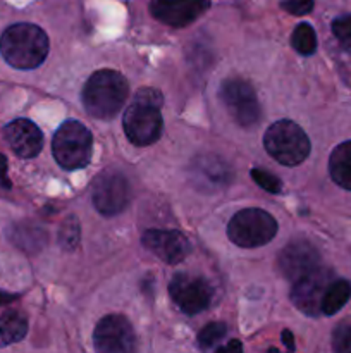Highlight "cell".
Returning <instances> with one entry per match:
<instances>
[{"mask_svg": "<svg viewBox=\"0 0 351 353\" xmlns=\"http://www.w3.org/2000/svg\"><path fill=\"white\" fill-rule=\"evenodd\" d=\"M0 54L16 69H34L48 55V37L41 28L31 23H16L0 37Z\"/></svg>", "mask_w": 351, "mask_h": 353, "instance_id": "cell-1", "label": "cell"}, {"mask_svg": "<svg viewBox=\"0 0 351 353\" xmlns=\"http://www.w3.org/2000/svg\"><path fill=\"white\" fill-rule=\"evenodd\" d=\"M162 99L160 93L153 88H141L134 97L133 103L124 112V131L131 143L136 147H148L158 141L164 130L162 121Z\"/></svg>", "mask_w": 351, "mask_h": 353, "instance_id": "cell-2", "label": "cell"}, {"mask_svg": "<svg viewBox=\"0 0 351 353\" xmlns=\"http://www.w3.org/2000/svg\"><path fill=\"white\" fill-rule=\"evenodd\" d=\"M129 85L120 72L100 69L93 72L83 88V105L96 119H112L126 103Z\"/></svg>", "mask_w": 351, "mask_h": 353, "instance_id": "cell-3", "label": "cell"}, {"mask_svg": "<svg viewBox=\"0 0 351 353\" xmlns=\"http://www.w3.org/2000/svg\"><path fill=\"white\" fill-rule=\"evenodd\" d=\"M265 150L282 165L295 168L310 155V138L296 123L281 119L268 126L264 134Z\"/></svg>", "mask_w": 351, "mask_h": 353, "instance_id": "cell-4", "label": "cell"}, {"mask_svg": "<svg viewBox=\"0 0 351 353\" xmlns=\"http://www.w3.org/2000/svg\"><path fill=\"white\" fill-rule=\"evenodd\" d=\"M52 152L58 165L67 171L86 168L93 152L92 133L79 121H65L55 131Z\"/></svg>", "mask_w": 351, "mask_h": 353, "instance_id": "cell-5", "label": "cell"}, {"mask_svg": "<svg viewBox=\"0 0 351 353\" xmlns=\"http://www.w3.org/2000/svg\"><path fill=\"white\" fill-rule=\"evenodd\" d=\"M277 233V221L262 209H243L227 224V236L241 248L267 245Z\"/></svg>", "mask_w": 351, "mask_h": 353, "instance_id": "cell-6", "label": "cell"}, {"mask_svg": "<svg viewBox=\"0 0 351 353\" xmlns=\"http://www.w3.org/2000/svg\"><path fill=\"white\" fill-rule=\"evenodd\" d=\"M92 200L95 209L103 216H117L131 200V188L123 172L103 171L92 186Z\"/></svg>", "mask_w": 351, "mask_h": 353, "instance_id": "cell-7", "label": "cell"}, {"mask_svg": "<svg viewBox=\"0 0 351 353\" xmlns=\"http://www.w3.org/2000/svg\"><path fill=\"white\" fill-rule=\"evenodd\" d=\"M220 99L227 112L240 126L250 128L260 119V105L251 85L244 79L229 78L220 85Z\"/></svg>", "mask_w": 351, "mask_h": 353, "instance_id": "cell-8", "label": "cell"}, {"mask_svg": "<svg viewBox=\"0 0 351 353\" xmlns=\"http://www.w3.org/2000/svg\"><path fill=\"white\" fill-rule=\"evenodd\" d=\"M171 299L179 310L188 316H196L209 309L213 290L205 278L191 274H176L169 285Z\"/></svg>", "mask_w": 351, "mask_h": 353, "instance_id": "cell-9", "label": "cell"}, {"mask_svg": "<svg viewBox=\"0 0 351 353\" xmlns=\"http://www.w3.org/2000/svg\"><path fill=\"white\" fill-rule=\"evenodd\" d=\"M334 281V272L330 269L323 268L322 264L310 271L308 274L296 279L295 286L291 290V300L296 309L301 310L306 316H319L322 299L326 295V290Z\"/></svg>", "mask_w": 351, "mask_h": 353, "instance_id": "cell-10", "label": "cell"}, {"mask_svg": "<svg viewBox=\"0 0 351 353\" xmlns=\"http://www.w3.org/2000/svg\"><path fill=\"white\" fill-rule=\"evenodd\" d=\"M93 343L100 353H129L136 347L133 326L120 314H109L95 327Z\"/></svg>", "mask_w": 351, "mask_h": 353, "instance_id": "cell-11", "label": "cell"}, {"mask_svg": "<svg viewBox=\"0 0 351 353\" xmlns=\"http://www.w3.org/2000/svg\"><path fill=\"white\" fill-rule=\"evenodd\" d=\"M210 0H151L150 12L160 23L184 28L209 10Z\"/></svg>", "mask_w": 351, "mask_h": 353, "instance_id": "cell-12", "label": "cell"}, {"mask_svg": "<svg viewBox=\"0 0 351 353\" xmlns=\"http://www.w3.org/2000/svg\"><path fill=\"white\" fill-rule=\"evenodd\" d=\"M279 269L292 283L320 265V254L305 240L291 241L279 254Z\"/></svg>", "mask_w": 351, "mask_h": 353, "instance_id": "cell-13", "label": "cell"}, {"mask_svg": "<svg viewBox=\"0 0 351 353\" xmlns=\"http://www.w3.org/2000/svg\"><path fill=\"white\" fill-rule=\"evenodd\" d=\"M145 248L157 255L165 264H179L189 254V243L179 231L148 230L143 233Z\"/></svg>", "mask_w": 351, "mask_h": 353, "instance_id": "cell-14", "label": "cell"}, {"mask_svg": "<svg viewBox=\"0 0 351 353\" xmlns=\"http://www.w3.org/2000/svg\"><path fill=\"white\" fill-rule=\"evenodd\" d=\"M3 138L14 154L23 159H33L43 147V133L30 119H14L3 128Z\"/></svg>", "mask_w": 351, "mask_h": 353, "instance_id": "cell-15", "label": "cell"}, {"mask_svg": "<svg viewBox=\"0 0 351 353\" xmlns=\"http://www.w3.org/2000/svg\"><path fill=\"white\" fill-rule=\"evenodd\" d=\"M193 183L200 190H220L233 179V171L224 159L217 155H200L191 165Z\"/></svg>", "mask_w": 351, "mask_h": 353, "instance_id": "cell-16", "label": "cell"}, {"mask_svg": "<svg viewBox=\"0 0 351 353\" xmlns=\"http://www.w3.org/2000/svg\"><path fill=\"white\" fill-rule=\"evenodd\" d=\"M329 174L337 186L351 192V140L343 141L330 152Z\"/></svg>", "mask_w": 351, "mask_h": 353, "instance_id": "cell-17", "label": "cell"}, {"mask_svg": "<svg viewBox=\"0 0 351 353\" xmlns=\"http://www.w3.org/2000/svg\"><path fill=\"white\" fill-rule=\"evenodd\" d=\"M351 300V283L348 279H334L326 290L320 312L323 316H334Z\"/></svg>", "mask_w": 351, "mask_h": 353, "instance_id": "cell-18", "label": "cell"}, {"mask_svg": "<svg viewBox=\"0 0 351 353\" xmlns=\"http://www.w3.org/2000/svg\"><path fill=\"white\" fill-rule=\"evenodd\" d=\"M28 334V321L19 312H6L0 316V348L19 343Z\"/></svg>", "mask_w": 351, "mask_h": 353, "instance_id": "cell-19", "label": "cell"}, {"mask_svg": "<svg viewBox=\"0 0 351 353\" xmlns=\"http://www.w3.org/2000/svg\"><path fill=\"white\" fill-rule=\"evenodd\" d=\"M14 243L19 245L23 250L36 252L47 243V234L41 228L30 226V224H23L19 228H14L12 231Z\"/></svg>", "mask_w": 351, "mask_h": 353, "instance_id": "cell-20", "label": "cell"}, {"mask_svg": "<svg viewBox=\"0 0 351 353\" xmlns=\"http://www.w3.org/2000/svg\"><path fill=\"white\" fill-rule=\"evenodd\" d=\"M291 45L298 54L312 55L317 50V34L308 23H299L291 37Z\"/></svg>", "mask_w": 351, "mask_h": 353, "instance_id": "cell-21", "label": "cell"}, {"mask_svg": "<svg viewBox=\"0 0 351 353\" xmlns=\"http://www.w3.org/2000/svg\"><path fill=\"white\" fill-rule=\"evenodd\" d=\"M79 236H81V230H79V223L74 216H69L64 219L58 230V245L62 250H74L79 243Z\"/></svg>", "mask_w": 351, "mask_h": 353, "instance_id": "cell-22", "label": "cell"}, {"mask_svg": "<svg viewBox=\"0 0 351 353\" xmlns=\"http://www.w3.org/2000/svg\"><path fill=\"white\" fill-rule=\"evenodd\" d=\"M227 334V327L224 323H210L200 331L198 334V347L202 350H213L217 348L220 340H224Z\"/></svg>", "mask_w": 351, "mask_h": 353, "instance_id": "cell-23", "label": "cell"}, {"mask_svg": "<svg viewBox=\"0 0 351 353\" xmlns=\"http://www.w3.org/2000/svg\"><path fill=\"white\" fill-rule=\"evenodd\" d=\"M332 33L341 47L351 54V14L339 16L332 21Z\"/></svg>", "mask_w": 351, "mask_h": 353, "instance_id": "cell-24", "label": "cell"}, {"mask_svg": "<svg viewBox=\"0 0 351 353\" xmlns=\"http://www.w3.org/2000/svg\"><path fill=\"white\" fill-rule=\"evenodd\" d=\"M251 178L257 185H260L265 192L268 193H281L282 192V183L277 176L272 172L265 171V169H253L251 171Z\"/></svg>", "mask_w": 351, "mask_h": 353, "instance_id": "cell-25", "label": "cell"}, {"mask_svg": "<svg viewBox=\"0 0 351 353\" xmlns=\"http://www.w3.org/2000/svg\"><path fill=\"white\" fill-rule=\"evenodd\" d=\"M332 348L337 353H351V324H343L334 331Z\"/></svg>", "mask_w": 351, "mask_h": 353, "instance_id": "cell-26", "label": "cell"}, {"mask_svg": "<svg viewBox=\"0 0 351 353\" xmlns=\"http://www.w3.org/2000/svg\"><path fill=\"white\" fill-rule=\"evenodd\" d=\"M281 7L292 16H305V14L312 12L313 0H284Z\"/></svg>", "mask_w": 351, "mask_h": 353, "instance_id": "cell-27", "label": "cell"}, {"mask_svg": "<svg viewBox=\"0 0 351 353\" xmlns=\"http://www.w3.org/2000/svg\"><path fill=\"white\" fill-rule=\"evenodd\" d=\"M0 186L2 188H10V181L7 178V159L2 154H0Z\"/></svg>", "mask_w": 351, "mask_h": 353, "instance_id": "cell-28", "label": "cell"}, {"mask_svg": "<svg viewBox=\"0 0 351 353\" xmlns=\"http://www.w3.org/2000/svg\"><path fill=\"white\" fill-rule=\"evenodd\" d=\"M241 352L243 350V345L240 343L237 340H231L226 347H217V352Z\"/></svg>", "mask_w": 351, "mask_h": 353, "instance_id": "cell-29", "label": "cell"}, {"mask_svg": "<svg viewBox=\"0 0 351 353\" xmlns=\"http://www.w3.org/2000/svg\"><path fill=\"white\" fill-rule=\"evenodd\" d=\"M282 341H284V345L288 347V350H295V341H292L291 331H284V333H282Z\"/></svg>", "mask_w": 351, "mask_h": 353, "instance_id": "cell-30", "label": "cell"}, {"mask_svg": "<svg viewBox=\"0 0 351 353\" xmlns=\"http://www.w3.org/2000/svg\"><path fill=\"white\" fill-rule=\"evenodd\" d=\"M17 295H12V293H7V292H2L0 290V305H3V303H10L12 300H16Z\"/></svg>", "mask_w": 351, "mask_h": 353, "instance_id": "cell-31", "label": "cell"}]
</instances>
